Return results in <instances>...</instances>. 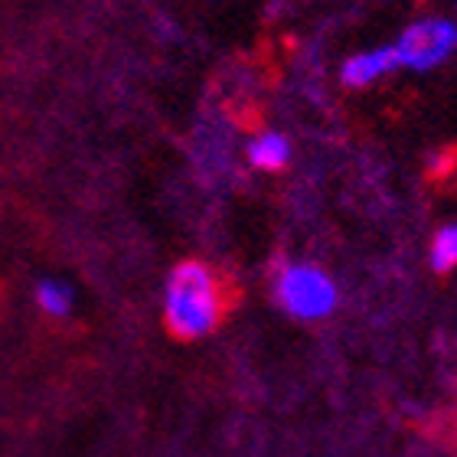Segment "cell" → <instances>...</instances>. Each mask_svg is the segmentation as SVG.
Returning <instances> with one entry per match:
<instances>
[{"instance_id": "obj_7", "label": "cell", "mask_w": 457, "mask_h": 457, "mask_svg": "<svg viewBox=\"0 0 457 457\" xmlns=\"http://www.w3.org/2000/svg\"><path fill=\"white\" fill-rule=\"evenodd\" d=\"M431 268L441 271V275L457 268V222L438 228V236L431 242Z\"/></svg>"}, {"instance_id": "obj_4", "label": "cell", "mask_w": 457, "mask_h": 457, "mask_svg": "<svg viewBox=\"0 0 457 457\" xmlns=\"http://www.w3.org/2000/svg\"><path fill=\"white\" fill-rule=\"evenodd\" d=\"M399 69V59H395V49L392 46H376L366 49V53H356L343 62L340 79L346 88H370L372 82H379L382 76H389Z\"/></svg>"}, {"instance_id": "obj_1", "label": "cell", "mask_w": 457, "mask_h": 457, "mask_svg": "<svg viewBox=\"0 0 457 457\" xmlns=\"http://www.w3.org/2000/svg\"><path fill=\"white\" fill-rule=\"evenodd\" d=\"M222 314H226V295L210 265L180 262L173 268L163 291V320L173 337L200 340L220 327Z\"/></svg>"}, {"instance_id": "obj_5", "label": "cell", "mask_w": 457, "mask_h": 457, "mask_svg": "<svg viewBox=\"0 0 457 457\" xmlns=\"http://www.w3.org/2000/svg\"><path fill=\"white\" fill-rule=\"evenodd\" d=\"M248 161H252V167L268 170V173L285 170L287 161H291V141L278 131L255 134V137L248 141Z\"/></svg>"}, {"instance_id": "obj_3", "label": "cell", "mask_w": 457, "mask_h": 457, "mask_svg": "<svg viewBox=\"0 0 457 457\" xmlns=\"http://www.w3.org/2000/svg\"><path fill=\"white\" fill-rule=\"evenodd\" d=\"M399 69L428 72L448 62L457 49V20L451 17H421L411 27L402 29V37L392 43Z\"/></svg>"}, {"instance_id": "obj_6", "label": "cell", "mask_w": 457, "mask_h": 457, "mask_svg": "<svg viewBox=\"0 0 457 457\" xmlns=\"http://www.w3.org/2000/svg\"><path fill=\"white\" fill-rule=\"evenodd\" d=\"M37 304L49 317H66L72 311V287L62 285L59 278H46L37 285Z\"/></svg>"}, {"instance_id": "obj_2", "label": "cell", "mask_w": 457, "mask_h": 457, "mask_svg": "<svg viewBox=\"0 0 457 457\" xmlns=\"http://www.w3.org/2000/svg\"><path fill=\"white\" fill-rule=\"evenodd\" d=\"M275 297L297 320H324L334 314L340 291L334 278L317 265H285L275 275Z\"/></svg>"}]
</instances>
